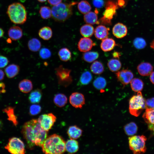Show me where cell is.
<instances>
[{"instance_id": "cell-20", "label": "cell", "mask_w": 154, "mask_h": 154, "mask_svg": "<svg viewBox=\"0 0 154 154\" xmlns=\"http://www.w3.org/2000/svg\"><path fill=\"white\" fill-rule=\"evenodd\" d=\"M65 148L66 150L69 153H75L78 150V142L74 139H68L65 142Z\"/></svg>"}, {"instance_id": "cell-25", "label": "cell", "mask_w": 154, "mask_h": 154, "mask_svg": "<svg viewBox=\"0 0 154 154\" xmlns=\"http://www.w3.org/2000/svg\"><path fill=\"white\" fill-rule=\"evenodd\" d=\"M94 29L93 26L88 24L82 25L80 29V33L84 37H91L94 34Z\"/></svg>"}, {"instance_id": "cell-39", "label": "cell", "mask_w": 154, "mask_h": 154, "mask_svg": "<svg viewBox=\"0 0 154 154\" xmlns=\"http://www.w3.org/2000/svg\"><path fill=\"white\" fill-rule=\"evenodd\" d=\"M92 79V76L88 71L83 72L80 78L79 82L82 85H86L89 84Z\"/></svg>"}, {"instance_id": "cell-19", "label": "cell", "mask_w": 154, "mask_h": 154, "mask_svg": "<svg viewBox=\"0 0 154 154\" xmlns=\"http://www.w3.org/2000/svg\"><path fill=\"white\" fill-rule=\"evenodd\" d=\"M94 33L95 37L99 40H102L107 38L108 35V29L103 25H99L96 27Z\"/></svg>"}, {"instance_id": "cell-28", "label": "cell", "mask_w": 154, "mask_h": 154, "mask_svg": "<svg viewBox=\"0 0 154 154\" xmlns=\"http://www.w3.org/2000/svg\"><path fill=\"white\" fill-rule=\"evenodd\" d=\"M41 44L40 41L36 38L30 39L28 43V46L31 51L34 52L38 51L40 49Z\"/></svg>"}, {"instance_id": "cell-22", "label": "cell", "mask_w": 154, "mask_h": 154, "mask_svg": "<svg viewBox=\"0 0 154 154\" xmlns=\"http://www.w3.org/2000/svg\"><path fill=\"white\" fill-rule=\"evenodd\" d=\"M82 130L76 125L71 126L69 127L67 133L70 139H76L82 135Z\"/></svg>"}, {"instance_id": "cell-56", "label": "cell", "mask_w": 154, "mask_h": 154, "mask_svg": "<svg viewBox=\"0 0 154 154\" xmlns=\"http://www.w3.org/2000/svg\"><path fill=\"white\" fill-rule=\"evenodd\" d=\"M39 2L43 3L45 2L47 0H37Z\"/></svg>"}, {"instance_id": "cell-32", "label": "cell", "mask_w": 154, "mask_h": 154, "mask_svg": "<svg viewBox=\"0 0 154 154\" xmlns=\"http://www.w3.org/2000/svg\"><path fill=\"white\" fill-rule=\"evenodd\" d=\"M58 54L60 60L64 62L69 61L72 57L71 52L66 48H63L60 49L58 52Z\"/></svg>"}, {"instance_id": "cell-34", "label": "cell", "mask_w": 154, "mask_h": 154, "mask_svg": "<svg viewBox=\"0 0 154 154\" xmlns=\"http://www.w3.org/2000/svg\"><path fill=\"white\" fill-rule=\"evenodd\" d=\"M110 70L112 72H116L119 70L121 67L120 61L117 59H112L110 60L107 64Z\"/></svg>"}, {"instance_id": "cell-17", "label": "cell", "mask_w": 154, "mask_h": 154, "mask_svg": "<svg viewBox=\"0 0 154 154\" xmlns=\"http://www.w3.org/2000/svg\"><path fill=\"white\" fill-rule=\"evenodd\" d=\"M142 117L150 129L154 127V108H145Z\"/></svg>"}, {"instance_id": "cell-45", "label": "cell", "mask_w": 154, "mask_h": 154, "mask_svg": "<svg viewBox=\"0 0 154 154\" xmlns=\"http://www.w3.org/2000/svg\"><path fill=\"white\" fill-rule=\"evenodd\" d=\"M145 108H154V97L147 99L145 101Z\"/></svg>"}, {"instance_id": "cell-10", "label": "cell", "mask_w": 154, "mask_h": 154, "mask_svg": "<svg viewBox=\"0 0 154 154\" xmlns=\"http://www.w3.org/2000/svg\"><path fill=\"white\" fill-rule=\"evenodd\" d=\"M106 9L104 14L103 17L101 20L104 23H110L111 20L116 12L117 8V5L113 2L109 1L106 4Z\"/></svg>"}, {"instance_id": "cell-40", "label": "cell", "mask_w": 154, "mask_h": 154, "mask_svg": "<svg viewBox=\"0 0 154 154\" xmlns=\"http://www.w3.org/2000/svg\"><path fill=\"white\" fill-rule=\"evenodd\" d=\"M94 87L98 90L104 89L106 85V81L105 79L102 77H99L96 79L93 83Z\"/></svg>"}, {"instance_id": "cell-16", "label": "cell", "mask_w": 154, "mask_h": 154, "mask_svg": "<svg viewBox=\"0 0 154 154\" xmlns=\"http://www.w3.org/2000/svg\"><path fill=\"white\" fill-rule=\"evenodd\" d=\"M139 74L143 76L150 75L152 72L153 67L149 62H143L138 65L137 67Z\"/></svg>"}, {"instance_id": "cell-11", "label": "cell", "mask_w": 154, "mask_h": 154, "mask_svg": "<svg viewBox=\"0 0 154 154\" xmlns=\"http://www.w3.org/2000/svg\"><path fill=\"white\" fill-rule=\"evenodd\" d=\"M115 74L118 80L124 86L130 82L133 77L132 72L128 69H123Z\"/></svg>"}, {"instance_id": "cell-18", "label": "cell", "mask_w": 154, "mask_h": 154, "mask_svg": "<svg viewBox=\"0 0 154 154\" xmlns=\"http://www.w3.org/2000/svg\"><path fill=\"white\" fill-rule=\"evenodd\" d=\"M116 45L115 41L112 38H106L102 40L100 47L104 52L112 50Z\"/></svg>"}, {"instance_id": "cell-43", "label": "cell", "mask_w": 154, "mask_h": 154, "mask_svg": "<svg viewBox=\"0 0 154 154\" xmlns=\"http://www.w3.org/2000/svg\"><path fill=\"white\" fill-rule=\"evenodd\" d=\"M41 109V107L40 105L36 104H33L30 107V114L32 116L37 115L40 112Z\"/></svg>"}, {"instance_id": "cell-7", "label": "cell", "mask_w": 154, "mask_h": 154, "mask_svg": "<svg viewBox=\"0 0 154 154\" xmlns=\"http://www.w3.org/2000/svg\"><path fill=\"white\" fill-rule=\"evenodd\" d=\"M55 70L59 85L67 87L72 83L73 80L70 74L71 70L60 65L56 68Z\"/></svg>"}, {"instance_id": "cell-26", "label": "cell", "mask_w": 154, "mask_h": 154, "mask_svg": "<svg viewBox=\"0 0 154 154\" xmlns=\"http://www.w3.org/2000/svg\"><path fill=\"white\" fill-rule=\"evenodd\" d=\"M42 95V91L40 89H37L31 93L29 97V100L32 103H38L40 102Z\"/></svg>"}, {"instance_id": "cell-24", "label": "cell", "mask_w": 154, "mask_h": 154, "mask_svg": "<svg viewBox=\"0 0 154 154\" xmlns=\"http://www.w3.org/2000/svg\"><path fill=\"white\" fill-rule=\"evenodd\" d=\"M38 35L44 40H48L52 37V32L51 29L48 26H45L41 28L39 31Z\"/></svg>"}, {"instance_id": "cell-27", "label": "cell", "mask_w": 154, "mask_h": 154, "mask_svg": "<svg viewBox=\"0 0 154 154\" xmlns=\"http://www.w3.org/2000/svg\"><path fill=\"white\" fill-rule=\"evenodd\" d=\"M53 101L55 104L57 106L62 107L64 106L67 103V98L64 94L62 93H58L55 96Z\"/></svg>"}, {"instance_id": "cell-3", "label": "cell", "mask_w": 154, "mask_h": 154, "mask_svg": "<svg viewBox=\"0 0 154 154\" xmlns=\"http://www.w3.org/2000/svg\"><path fill=\"white\" fill-rule=\"evenodd\" d=\"M76 2L69 3H61L51 8L52 19L55 21L63 22L66 21L72 15V8L77 3Z\"/></svg>"}, {"instance_id": "cell-33", "label": "cell", "mask_w": 154, "mask_h": 154, "mask_svg": "<svg viewBox=\"0 0 154 154\" xmlns=\"http://www.w3.org/2000/svg\"><path fill=\"white\" fill-rule=\"evenodd\" d=\"M90 69L91 72L95 74H100L104 71V68L102 64L100 61H95L91 64Z\"/></svg>"}, {"instance_id": "cell-38", "label": "cell", "mask_w": 154, "mask_h": 154, "mask_svg": "<svg viewBox=\"0 0 154 154\" xmlns=\"http://www.w3.org/2000/svg\"><path fill=\"white\" fill-rule=\"evenodd\" d=\"M39 13L41 17L43 19H46L51 17V9L49 7H41L40 9Z\"/></svg>"}, {"instance_id": "cell-23", "label": "cell", "mask_w": 154, "mask_h": 154, "mask_svg": "<svg viewBox=\"0 0 154 154\" xmlns=\"http://www.w3.org/2000/svg\"><path fill=\"white\" fill-rule=\"evenodd\" d=\"M33 88L32 83L29 79L23 80L20 82L19 84V90L24 93H28L32 90Z\"/></svg>"}, {"instance_id": "cell-9", "label": "cell", "mask_w": 154, "mask_h": 154, "mask_svg": "<svg viewBox=\"0 0 154 154\" xmlns=\"http://www.w3.org/2000/svg\"><path fill=\"white\" fill-rule=\"evenodd\" d=\"M56 120V117L51 113L42 115L37 119L41 127L47 132L51 129Z\"/></svg>"}, {"instance_id": "cell-51", "label": "cell", "mask_w": 154, "mask_h": 154, "mask_svg": "<svg viewBox=\"0 0 154 154\" xmlns=\"http://www.w3.org/2000/svg\"><path fill=\"white\" fill-rule=\"evenodd\" d=\"M4 73L3 71L0 69V81L3 80L4 77Z\"/></svg>"}, {"instance_id": "cell-37", "label": "cell", "mask_w": 154, "mask_h": 154, "mask_svg": "<svg viewBox=\"0 0 154 154\" xmlns=\"http://www.w3.org/2000/svg\"><path fill=\"white\" fill-rule=\"evenodd\" d=\"M125 133L128 136H132L137 132V127L133 122H131L125 125L124 127Z\"/></svg>"}, {"instance_id": "cell-35", "label": "cell", "mask_w": 154, "mask_h": 154, "mask_svg": "<svg viewBox=\"0 0 154 154\" xmlns=\"http://www.w3.org/2000/svg\"><path fill=\"white\" fill-rule=\"evenodd\" d=\"M3 111L7 114L8 119L12 122L15 126L18 124L17 117L15 114L14 108L11 107H8L4 109Z\"/></svg>"}, {"instance_id": "cell-30", "label": "cell", "mask_w": 154, "mask_h": 154, "mask_svg": "<svg viewBox=\"0 0 154 154\" xmlns=\"http://www.w3.org/2000/svg\"><path fill=\"white\" fill-rule=\"evenodd\" d=\"M84 21L87 24L91 25L96 23L98 22V16L95 12L90 11L84 14Z\"/></svg>"}, {"instance_id": "cell-8", "label": "cell", "mask_w": 154, "mask_h": 154, "mask_svg": "<svg viewBox=\"0 0 154 154\" xmlns=\"http://www.w3.org/2000/svg\"><path fill=\"white\" fill-rule=\"evenodd\" d=\"M5 148L9 152L13 154H24L25 153L24 143L19 138L16 137L9 139Z\"/></svg>"}, {"instance_id": "cell-47", "label": "cell", "mask_w": 154, "mask_h": 154, "mask_svg": "<svg viewBox=\"0 0 154 154\" xmlns=\"http://www.w3.org/2000/svg\"><path fill=\"white\" fill-rule=\"evenodd\" d=\"M62 0H48V2L52 6L56 5L61 3Z\"/></svg>"}, {"instance_id": "cell-12", "label": "cell", "mask_w": 154, "mask_h": 154, "mask_svg": "<svg viewBox=\"0 0 154 154\" xmlns=\"http://www.w3.org/2000/svg\"><path fill=\"white\" fill-rule=\"evenodd\" d=\"M69 101L70 104L76 108H82L85 104V98L84 95L80 93L75 92L70 96Z\"/></svg>"}, {"instance_id": "cell-53", "label": "cell", "mask_w": 154, "mask_h": 154, "mask_svg": "<svg viewBox=\"0 0 154 154\" xmlns=\"http://www.w3.org/2000/svg\"><path fill=\"white\" fill-rule=\"evenodd\" d=\"M118 3L119 6H122L124 3V1L123 0H119L118 1Z\"/></svg>"}, {"instance_id": "cell-13", "label": "cell", "mask_w": 154, "mask_h": 154, "mask_svg": "<svg viewBox=\"0 0 154 154\" xmlns=\"http://www.w3.org/2000/svg\"><path fill=\"white\" fill-rule=\"evenodd\" d=\"M94 45L92 40L88 37L81 38L78 44V48L80 51L86 52L90 50Z\"/></svg>"}, {"instance_id": "cell-52", "label": "cell", "mask_w": 154, "mask_h": 154, "mask_svg": "<svg viewBox=\"0 0 154 154\" xmlns=\"http://www.w3.org/2000/svg\"><path fill=\"white\" fill-rule=\"evenodd\" d=\"M4 34V30L2 28L0 27V38H1L3 36Z\"/></svg>"}, {"instance_id": "cell-4", "label": "cell", "mask_w": 154, "mask_h": 154, "mask_svg": "<svg viewBox=\"0 0 154 154\" xmlns=\"http://www.w3.org/2000/svg\"><path fill=\"white\" fill-rule=\"evenodd\" d=\"M7 14L11 22L15 24H24L27 19V13L24 5L19 2H15L8 6Z\"/></svg>"}, {"instance_id": "cell-15", "label": "cell", "mask_w": 154, "mask_h": 154, "mask_svg": "<svg viewBox=\"0 0 154 154\" xmlns=\"http://www.w3.org/2000/svg\"><path fill=\"white\" fill-rule=\"evenodd\" d=\"M8 34L11 39L13 40H17L22 38L23 32L20 27L17 26H13L9 29Z\"/></svg>"}, {"instance_id": "cell-21", "label": "cell", "mask_w": 154, "mask_h": 154, "mask_svg": "<svg viewBox=\"0 0 154 154\" xmlns=\"http://www.w3.org/2000/svg\"><path fill=\"white\" fill-rule=\"evenodd\" d=\"M19 70L20 68L18 65L15 64H12L5 68V71L8 78H12L18 74Z\"/></svg>"}, {"instance_id": "cell-29", "label": "cell", "mask_w": 154, "mask_h": 154, "mask_svg": "<svg viewBox=\"0 0 154 154\" xmlns=\"http://www.w3.org/2000/svg\"><path fill=\"white\" fill-rule=\"evenodd\" d=\"M130 85L132 90L134 92H138L142 90L144 84L141 79L135 78L132 80Z\"/></svg>"}, {"instance_id": "cell-50", "label": "cell", "mask_w": 154, "mask_h": 154, "mask_svg": "<svg viewBox=\"0 0 154 154\" xmlns=\"http://www.w3.org/2000/svg\"><path fill=\"white\" fill-rule=\"evenodd\" d=\"M150 79L151 82L154 84V71L152 72L150 75Z\"/></svg>"}, {"instance_id": "cell-49", "label": "cell", "mask_w": 154, "mask_h": 154, "mask_svg": "<svg viewBox=\"0 0 154 154\" xmlns=\"http://www.w3.org/2000/svg\"><path fill=\"white\" fill-rule=\"evenodd\" d=\"M112 55L115 58H119L121 56L120 53L117 51L114 52Z\"/></svg>"}, {"instance_id": "cell-5", "label": "cell", "mask_w": 154, "mask_h": 154, "mask_svg": "<svg viewBox=\"0 0 154 154\" xmlns=\"http://www.w3.org/2000/svg\"><path fill=\"white\" fill-rule=\"evenodd\" d=\"M145 101L141 91L132 96L129 103L130 114L136 117L139 116L145 108Z\"/></svg>"}, {"instance_id": "cell-42", "label": "cell", "mask_w": 154, "mask_h": 154, "mask_svg": "<svg viewBox=\"0 0 154 154\" xmlns=\"http://www.w3.org/2000/svg\"><path fill=\"white\" fill-rule=\"evenodd\" d=\"M39 55L42 58L47 59L50 57L51 53L48 49L46 48H43L40 50Z\"/></svg>"}, {"instance_id": "cell-48", "label": "cell", "mask_w": 154, "mask_h": 154, "mask_svg": "<svg viewBox=\"0 0 154 154\" xmlns=\"http://www.w3.org/2000/svg\"><path fill=\"white\" fill-rule=\"evenodd\" d=\"M5 84L3 82H0V94L5 93Z\"/></svg>"}, {"instance_id": "cell-46", "label": "cell", "mask_w": 154, "mask_h": 154, "mask_svg": "<svg viewBox=\"0 0 154 154\" xmlns=\"http://www.w3.org/2000/svg\"><path fill=\"white\" fill-rule=\"evenodd\" d=\"M93 4L96 7L101 8L104 6V0H93Z\"/></svg>"}, {"instance_id": "cell-2", "label": "cell", "mask_w": 154, "mask_h": 154, "mask_svg": "<svg viewBox=\"0 0 154 154\" xmlns=\"http://www.w3.org/2000/svg\"><path fill=\"white\" fill-rule=\"evenodd\" d=\"M65 142L60 136L56 134L46 138L41 147L43 152L46 154H60L65 151Z\"/></svg>"}, {"instance_id": "cell-41", "label": "cell", "mask_w": 154, "mask_h": 154, "mask_svg": "<svg viewBox=\"0 0 154 154\" xmlns=\"http://www.w3.org/2000/svg\"><path fill=\"white\" fill-rule=\"evenodd\" d=\"M133 44L134 46L138 49H143L146 45L145 40L143 38L140 37L135 38L133 41Z\"/></svg>"}, {"instance_id": "cell-6", "label": "cell", "mask_w": 154, "mask_h": 154, "mask_svg": "<svg viewBox=\"0 0 154 154\" xmlns=\"http://www.w3.org/2000/svg\"><path fill=\"white\" fill-rule=\"evenodd\" d=\"M147 138L143 135H135L129 138L130 149L135 154L145 153L146 150L145 142Z\"/></svg>"}, {"instance_id": "cell-36", "label": "cell", "mask_w": 154, "mask_h": 154, "mask_svg": "<svg viewBox=\"0 0 154 154\" xmlns=\"http://www.w3.org/2000/svg\"><path fill=\"white\" fill-rule=\"evenodd\" d=\"M78 8L81 13L85 14L90 11L91 7L87 1L82 0L78 3Z\"/></svg>"}, {"instance_id": "cell-14", "label": "cell", "mask_w": 154, "mask_h": 154, "mask_svg": "<svg viewBox=\"0 0 154 154\" xmlns=\"http://www.w3.org/2000/svg\"><path fill=\"white\" fill-rule=\"evenodd\" d=\"M126 27L123 24L118 23L114 26L112 33L114 36L117 38H122L125 36L127 33Z\"/></svg>"}, {"instance_id": "cell-1", "label": "cell", "mask_w": 154, "mask_h": 154, "mask_svg": "<svg viewBox=\"0 0 154 154\" xmlns=\"http://www.w3.org/2000/svg\"><path fill=\"white\" fill-rule=\"evenodd\" d=\"M21 132L26 140L27 147L30 149L35 146L41 147L47 137V132L41 127L37 119H32L25 122L22 127Z\"/></svg>"}, {"instance_id": "cell-54", "label": "cell", "mask_w": 154, "mask_h": 154, "mask_svg": "<svg viewBox=\"0 0 154 154\" xmlns=\"http://www.w3.org/2000/svg\"><path fill=\"white\" fill-rule=\"evenodd\" d=\"M150 46L152 48L154 49V39L151 42Z\"/></svg>"}, {"instance_id": "cell-31", "label": "cell", "mask_w": 154, "mask_h": 154, "mask_svg": "<svg viewBox=\"0 0 154 154\" xmlns=\"http://www.w3.org/2000/svg\"><path fill=\"white\" fill-rule=\"evenodd\" d=\"M99 56V54L97 52L88 51L83 54L82 58L86 62L91 63L97 59Z\"/></svg>"}, {"instance_id": "cell-55", "label": "cell", "mask_w": 154, "mask_h": 154, "mask_svg": "<svg viewBox=\"0 0 154 154\" xmlns=\"http://www.w3.org/2000/svg\"><path fill=\"white\" fill-rule=\"evenodd\" d=\"M3 126V123L2 121L0 120V131L1 129Z\"/></svg>"}, {"instance_id": "cell-44", "label": "cell", "mask_w": 154, "mask_h": 154, "mask_svg": "<svg viewBox=\"0 0 154 154\" xmlns=\"http://www.w3.org/2000/svg\"><path fill=\"white\" fill-rule=\"evenodd\" d=\"M9 60L5 56L0 55V68L5 67L8 64Z\"/></svg>"}]
</instances>
